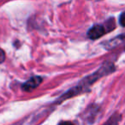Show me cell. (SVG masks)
I'll list each match as a JSON object with an SVG mask.
<instances>
[{"mask_svg":"<svg viewBox=\"0 0 125 125\" xmlns=\"http://www.w3.org/2000/svg\"><path fill=\"white\" fill-rule=\"evenodd\" d=\"M43 79L40 76H34L32 77L31 79L26 82L24 84L22 85V90L25 91V92H31L33 89H35L37 87L40 86V84L42 82Z\"/></svg>","mask_w":125,"mask_h":125,"instance_id":"1","label":"cell"},{"mask_svg":"<svg viewBox=\"0 0 125 125\" xmlns=\"http://www.w3.org/2000/svg\"><path fill=\"white\" fill-rule=\"evenodd\" d=\"M105 29L101 25H94L87 32V36L92 40H97L104 34Z\"/></svg>","mask_w":125,"mask_h":125,"instance_id":"2","label":"cell"},{"mask_svg":"<svg viewBox=\"0 0 125 125\" xmlns=\"http://www.w3.org/2000/svg\"><path fill=\"white\" fill-rule=\"evenodd\" d=\"M106 24H107V27H106L104 29H109V31L111 30H113V28H115V22H114V19L111 18L109 21H106Z\"/></svg>","mask_w":125,"mask_h":125,"instance_id":"3","label":"cell"},{"mask_svg":"<svg viewBox=\"0 0 125 125\" xmlns=\"http://www.w3.org/2000/svg\"><path fill=\"white\" fill-rule=\"evenodd\" d=\"M119 22L123 27H125V12L122 13L119 18Z\"/></svg>","mask_w":125,"mask_h":125,"instance_id":"4","label":"cell"},{"mask_svg":"<svg viewBox=\"0 0 125 125\" xmlns=\"http://www.w3.org/2000/svg\"><path fill=\"white\" fill-rule=\"evenodd\" d=\"M4 60H5V53L2 49L0 48V63L4 62Z\"/></svg>","mask_w":125,"mask_h":125,"instance_id":"5","label":"cell"}]
</instances>
